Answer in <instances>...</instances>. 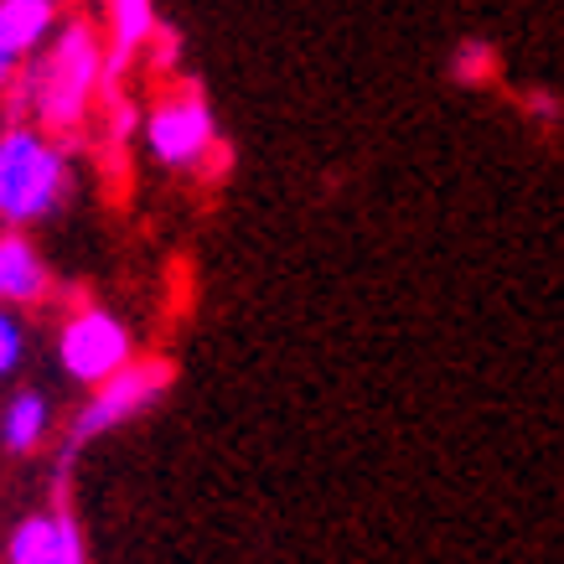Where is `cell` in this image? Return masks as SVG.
<instances>
[{
  "label": "cell",
  "instance_id": "obj_12",
  "mask_svg": "<svg viewBox=\"0 0 564 564\" xmlns=\"http://www.w3.org/2000/svg\"><path fill=\"white\" fill-rule=\"evenodd\" d=\"M456 73H462V78H481V73H492V47H481V42H466L462 57H456Z\"/></svg>",
  "mask_w": 564,
  "mask_h": 564
},
{
  "label": "cell",
  "instance_id": "obj_5",
  "mask_svg": "<svg viewBox=\"0 0 564 564\" xmlns=\"http://www.w3.org/2000/svg\"><path fill=\"white\" fill-rule=\"evenodd\" d=\"M130 362V337H124V326L115 316H104V311H84V316H73L63 326V368L73 378H84V383H104V378H115Z\"/></svg>",
  "mask_w": 564,
  "mask_h": 564
},
{
  "label": "cell",
  "instance_id": "obj_7",
  "mask_svg": "<svg viewBox=\"0 0 564 564\" xmlns=\"http://www.w3.org/2000/svg\"><path fill=\"white\" fill-rule=\"evenodd\" d=\"M11 564H84L68 518H26L11 539Z\"/></svg>",
  "mask_w": 564,
  "mask_h": 564
},
{
  "label": "cell",
  "instance_id": "obj_4",
  "mask_svg": "<svg viewBox=\"0 0 564 564\" xmlns=\"http://www.w3.org/2000/svg\"><path fill=\"white\" fill-rule=\"evenodd\" d=\"M172 383V362H124L115 378H104L99 393L84 404V414L73 420V441H94L99 430H115L120 420H130L135 410H145L155 393Z\"/></svg>",
  "mask_w": 564,
  "mask_h": 564
},
{
  "label": "cell",
  "instance_id": "obj_13",
  "mask_svg": "<svg viewBox=\"0 0 564 564\" xmlns=\"http://www.w3.org/2000/svg\"><path fill=\"white\" fill-rule=\"evenodd\" d=\"M130 130H135V109H130V104H115V109H109V135L124 140Z\"/></svg>",
  "mask_w": 564,
  "mask_h": 564
},
{
  "label": "cell",
  "instance_id": "obj_2",
  "mask_svg": "<svg viewBox=\"0 0 564 564\" xmlns=\"http://www.w3.org/2000/svg\"><path fill=\"white\" fill-rule=\"evenodd\" d=\"M68 187V166L57 145L32 135L26 124H11L0 135V218L6 223H32L47 218L57 197Z\"/></svg>",
  "mask_w": 564,
  "mask_h": 564
},
{
  "label": "cell",
  "instance_id": "obj_14",
  "mask_svg": "<svg viewBox=\"0 0 564 564\" xmlns=\"http://www.w3.org/2000/svg\"><path fill=\"white\" fill-rule=\"evenodd\" d=\"M11 73H17V57H6V52H0V88L11 84Z\"/></svg>",
  "mask_w": 564,
  "mask_h": 564
},
{
  "label": "cell",
  "instance_id": "obj_9",
  "mask_svg": "<svg viewBox=\"0 0 564 564\" xmlns=\"http://www.w3.org/2000/svg\"><path fill=\"white\" fill-rule=\"evenodd\" d=\"M47 291V270H42V259L26 239H0V295L6 301H42Z\"/></svg>",
  "mask_w": 564,
  "mask_h": 564
},
{
  "label": "cell",
  "instance_id": "obj_10",
  "mask_svg": "<svg viewBox=\"0 0 564 564\" xmlns=\"http://www.w3.org/2000/svg\"><path fill=\"white\" fill-rule=\"evenodd\" d=\"M42 430H47V399L42 393H17L0 414V435H6L11 451H32L42 441Z\"/></svg>",
  "mask_w": 564,
  "mask_h": 564
},
{
  "label": "cell",
  "instance_id": "obj_3",
  "mask_svg": "<svg viewBox=\"0 0 564 564\" xmlns=\"http://www.w3.org/2000/svg\"><path fill=\"white\" fill-rule=\"evenodd\" d=\"M145 140H151L155 161L166 166H197L203 155H213L218 135H213V115L197 88H176L166 104H155V115L145 120Z\"/></svg>",
  "mask_w": 564,
  "mask_h": 564
},
{
  "label": "cell",
  "instance_id": "obj_1",
  "mask_svg": "<svg viewBox=\"0 0 564 564\" xmlns=\"http://www.w3.org/2000/svg\"><path fill=\"white\" fill-rule=\"evenodd\" d=\"M99 78H104L99 42H94V32H88L84 21H73V26L57 32L47 63H42L36 73H26L17 104L32 99L36 115H42L52 130H73V124L84 120V109H88V99H94Z\"/></svg>",
  "mask_w": 564,
  "mask_h": 564
},
{
  "label": "cell",
  "instance_id": "obj_6",
  "mask_svg": "<svg viewBox=\"0 0 564 564\" xmlns=\"http://www.w3.org/2000/svg\"><path fill=\"white\" fill-rule=\"evenodd\" d=\"M161 21H155L151 0H109V52H104V84L115 88V78L124 73V63L140 47H151Z\"/></svg>",
  "mask_w": 564,
  "mask_h": 564
},
{
  "label": "cell",
  "instance_id": "obj_11",
  "mask_svg": "<svg viewBox=\"0 0 564 564\" xmlns=\"http://www.w3.org/2000/svg\"><path fill=\"white\" fill-rule=\"evenodd\" d=\"M17 362H21V326H17V316L0 311V373H11Z\"/></svg>",
  "mask_w": 564,
  "mask_h": 564
},
{
  "label": "cell",
  "instance_id": "obj_8",
  "mask_svg": "<svg viewBox=\"0 0 564 564\" xmlns=\"http://www.w3.org/2000/svg\"><path fill=\"white\" fill-rule=\"evenodd\" d=\"M52 32V0H0V52L26 57Z\"/></svg>",
  "mask_w": 564,
  "mask_h": 564
}]
</instances>
